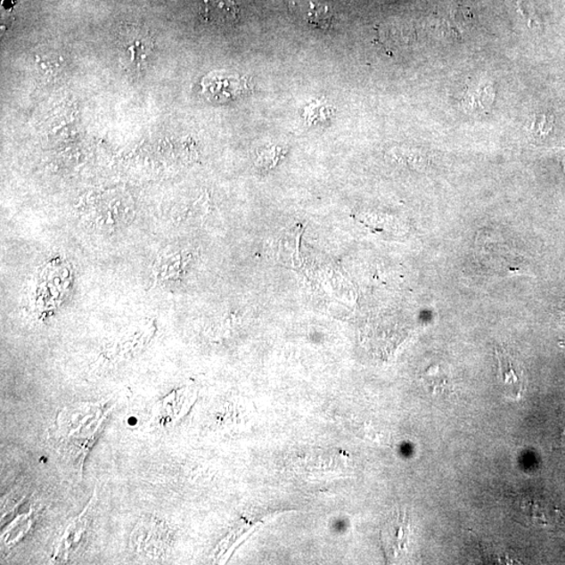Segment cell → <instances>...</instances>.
<instances>
[{
	"label": "cell",
	"mask_w": 565,
	"mask_h": 565,
	"mask_svg": "<svg viewBox=\"0 0 565 565\" xmlns=\"http://www.w3.org/2000/svg\"><path fill=\"white\" fill-rule=\"evenodd\" d=\"M106 405H81L65 408L58 419L57 437L70 458L83 463L107 416Z\"/></svg>",
	"instance_id": "1"
},
{
	"label": "cell",
	"mask_w": 565,
	"mask_h": 565,
	"mask_svg": "<svg viewBox=\"0 0 565 565\" xmlns=\"http://www.w3.org/2000/svg\"><path fill=\"white\" fill-rule=\"evenodd\" d=\"M154 49V41L148 32L136 28L126 29L119 38L121 61L130 70H141L146 66Z\"/></svg>",
	"instance_id": "2"
},
{
	"label": "cell",
	"mask_w": 565,
	"mask_h": 565,
	"mask_svg": "<svg viewBox=\"0 0 565 565\" xmlns=\"http://www.w3.org/2000/svg\"><path fill=\"white\" fill-rule=\"evenodd\" d=\"M498 363V381L503 393L509 399L520 400L526 390V376L524 369L507 348L496 347Z\"/></svg>",
	"instance_id": "3"
},
{
	"label": "cell",
	"mask_w": 565,
	"mask_h": 565,
	"mask_svg": "<svg viewBox=\"0 0 565 565\" xmlns=\"http://www.w3.org/2000/svg\"><path fill=\"white\" fill-rule=\"evenodd\" d=\"M165 522L152 519L143 520L134 532V544L137 554L146 558H161L165 555L168 539Z\"/></svg>",
	"instance_id": "4"
},
{
	"label": "cell",
	"mask_w": 565,
	"mask_h": 565,
	"mask_svg": "<svg viewBox=\"0 0 565 565\" xmlns=\"http://www.w3.org/2000/svg\"><path fill=\"white\" fill-rule=\"evenodd\" d=\"M384 551L390 558H400L410 545V520L405 512H397L384 525L381 532Z\"/></svg>",
	"instance_id": "5"
},
{
	"label": "cell",
	"mask_w": 565,
	"mask_h": 565,
	"mask_svg": "<svg viewBox=\"0 0 565 565\" xmlns=\"http://www.w3.org/2000/svg\"><path fill=\"white\" fill-rule=\"evenodd\" d=\"M202 20L216 26L232 25L238 20L239 5L234 0H190Z\"/></svg>",
	"instance_id": "6"
},
{
	"label": "cell",
	"mask_w": 565,
	"mask_h": 565,
	"mask_svg": "<svg viewBox=\"0 0 565 565\" xmlns=\"http://www.w3.org/2000/svg\"><path fill=\"white\" fill-rule=\"evenodd\" d=\"M290 8L300 20L320 29L332 26L334 15L332 11L317 0H291Z\"/></svg>",
	"instance_id": "7"
},
{
	"label": "cell",
	"mask_w": 565,
	"mask_h": 565,
	"mask_svg": "<svg viewBox=\"0 0 565 565\" xmlns=\"http://www.w3.org/2000/svg\"><path fill=\"white\" fill-rule=\"evenodd\" d=\"M89 509L90 506H87L84 512L68 527V530L65 531L61 541H60L53 559L63 561H69L71 552L76 548L77 544L80 543L84 533L86 531Z\"/></svg>",
	"instance_id": "8"
}]
</instances>
